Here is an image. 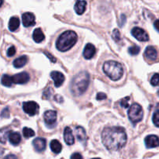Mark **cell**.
Returning a JSON list of instances; mask_svg holds the SVG:
<instances>
[{"instance_id": "cell-18", "label": "cell", "mask_w": 159, "mask_h": 159, "mask_svg": "<svg viewBox=\"0 0 159 159\" xmlns=\"http://www.w3.org/2000/svg\"><path fill=\"white\" fill-rule=\"evenodd\" d=\"M9 141L11 144L14 146L18 145L21 141V136L18 132H11L9 136Z\"/></svg>"}, {"instance_id": "cell-24", "label": "cell", "mask_w": 159, "mask_h": 159, "mask_svg": "<svg viewBox=\"0 0 159 159\" xmlns=\"http://www.w3.org/2000/svg\"><path fill=\"white\" fill-rule=\"evenodd\" d=\"M75 134L78 140L81 142H84L86 139V132L82 127H77L75 129Z\"/></svg>"}, {"instance_id": "cell-2", "label": "cell", "mask_w": 159, "mask_h": 159, "mask_svg": "<svg viewBox=\"0 0 159 159\" xmlns=\"http://www.w3.org/2000/svg\"><path fill=\"white\" fill-rule=\"evenodd\" d=\"M89 75L86 71H82L76 75L71 81V93L75 96H79L85 93L89 85Z\"/></svg>"}, {"instance_id": "cell-19", "label": "cell", "mask_w": 159, "mask_h": 159, "mask_svg": "<svg viewBox=\"0 0 159 159\" xmlns=\"http://www.w3.org/2000/svg\"><path fill=\"white\" fill-rule=\"evenodd\" d=\"M20 24V19L16 16H12L11 17L10 20H9V30L12 31V32H14V31L16 30L19 28Z\"/></svg>"}, {"instance_id": "cell-12", "label": "cell", "mask_w": 159, "mask_h": 159, "mask_svg": "<svg viewBox=\"0 0 159 159\" xmlns=\"http://www.w3.org/2000/svg\"><path fill=\"white\" fill-rule=\"evenodd\" d=\"M144 142L148 148H154L159 146V138L156 135H149L145 138Z\"/></svg>"}, {"instance_id": "cell-5", "label": "cell", "mask_w": 159, "mask_h": 159, "mask_svg": "<svg viewBox=\"0 0 159 159\" xmlns=\"http://www.w3.org/2000/svg\"><path fill=\"white\" fill-rule=\"evenodd\" d=\"M143 115L144 112L142 107L138 103H134L128 110L129 119L133 124L141 122L143 119Z\"/></svg>"}, {"instance_id": "cell-36", "label": "cell", "mask_w": 159, "mask_h": 159, "mask_svg": "<svg viewBox=\"0 0 159 159\" xmlns=\"http://www.w3.org/2000/svg\"><path fill=\"white\" fill-rule=\"evenodd\" d=\"M154 26H155V29L159 32V20H155V23H154Z\"/></svg>"}, {"instance_id": "cell-9", "label": "cell", "mask_w": 159, "mask_h": 159, "mask_svg": "<svg viewBox=\"0 0 159 159\" xmlns=\"http://www.w3.org/2000/svg\"><path fill=\"white\" fill-rule=\"evenodd\" d=\"M12 80H13V83L15 84H26L29 82L30 80V75L28 73L26 72H21L16 74L12 76Z\"/></svg>"}, {"instance_id": "cell-33", "label": "cell", "mask_w": 159, "mask_h": 159, "mask_svg": "<svg viewBox=\"0 0 159 159\" xmlns=\"http://www.w3.org/2000/svg\"><path fill=\"white\" fill-rule=\"evenodd\" d=\"M107 99V95L105 93H98L97 96H96V99L97 100H103V99Z\"/></svg>"}, {"instance_id": "cell-25", "label": "cell", "mask_w": 159, "mask_h": 159, "mask_svg": "<svg viewBox=\"0 0 159 159\" xmlns=\"http://www.w3.org/2000/svg\"><path fill=\"white\" fill-rule=\"evenodd\" d=\"M1 82L4 86H6V87L12 86V85L13 84L12 77H11L10 75H3L2 77Z\"/></svg>"}, {"instance_id": "cell-37", "label": "cell", "mask_w": 159, "mask_h": 159, "mask_svg": "<svg viewBox=\"0 0 159 159\" xmlns=\"http://www.w3.org/2000/svg\"><path fill=\"white\" fill-rule=\"evenodd\" d=\"M3 154H4V150L2 148H0V157H1Z\"/></svg>"}, {"instance_id": "cell-21", "label": "cell", "mask_w": 159, "mask_h": 159, "mask_svg": "<svg viewBox=\"0 0 159 159\" xmlns=\"http://www.w3.org/2000/svg\"><path fill=\"white\" fill-rule=\"evenodd\" d=\"M33 38H34V41L37 42V43H40V42H42L44 40L45 36L40 28H37V29L34 31Z\"/></svg>"}, {"instance_id": "cell-15", "label": "cell", "mask_w": 159, "mask_h": 159, "mask_svg": "<svg viewBox=\"0 0 159 159\" xmlns=\"http://www.w3.org/2000/svg\"><path fill=\"white\" fill-rule=\"evenodd\" d=\"M144 56L148 60L155 61L158 57V52L154 47L149 46L146 48L144 51Z\"/></svg>"}, {"instance_id": "cell-14", "label": "cell", "mask_w": 159, "mask_h": 159, "mask_svg": "<svg viewBox=\"0 0 159 159\" xmlns=\"http://www.w3.org/2000/svg\"><path fill=\"white\" fill-rule=\"evenodd\" d=\"M96 50L94 45H93L92 43H88L85 47V49L83 51L84 57L88 60L93 58V57H94L95 54H96Z\"/></svg>"}, {"instance_id": "cell-13", "label": "cell", "mask_w": 159, "mask_h": 159, "mask_svg": "<svg viewBox=\"0 0 159 159\" xmlns=\"http://www.w3.org/2000/svg\"><path fill=\"white\" fill-rule=\"evenodd\" d=\"M46 140L42 138H37L33 141V145H34V148L38 152H43L45 150V148H46Z\"/></svg>"}, {"instance_id": "cell-23", "label": "cell", "mask_w": 159, "mask_h": 159, "mask_svg": "<svg viewBox=\"0 0 159 159\" xmlns=\"http://www.w3.org/2000/svg\"><path fill=\"white\" fill-rule=\"evenodd\" d=\"M12 132V130L9 128H2L0 130V143L5 144L9 139V136L10 133Z\"/></svg>"}, {"instance_id": "cell-27", "label": "cell", "mask_w": 159, "mask_h": 159, "mask_svg": "<svg viewBox=\"0 0 159 159\" xmlns=\"http://www.w3.org/2000/svg\"><path fill=\"white\" fill-rule=\"evenodd\" d=\"M140 51H141V48L140 47L137 46V45H134V46L130 47V48L128 49V52L130 55H137V54H139Z\"/></svg>"}, {"instance_id": "cell-4", "label": "cell", "mask_w": 159, "mask_h": 159, "mask_svg": "<svg viewBox=\"0 0 159 159\" xmlns=\"http://www.w3.org/2000/svg\"><path fill=\"white\" fill-rule=\"evenodd\" d=\"M103 71L113 81L120 79L124 75V68L120 63L115 61H108L103 65Z\"/></svg>"}, {"instance_id": "cell-16", "label": "cell", "mask_w": 159, "mask_h": 159, "mask_svg": "<svg viewBox=\"0 0 159 159\" xmlns=\"http://www.w3.org/2000/svg\"><path fill=\"white\" fill-rule=\"evenodd\" d=\"M64 139H65V143L68 145H71V144H74V135H73L72 130H71L70 127H65V131H64Z\"/></svg>"}, {"instance_id": "cell-17", "label": "cell", "mask_w": 159, "mask_h": 159, "mask_svg": "<svg viewBox=\"0 0 159 159\" xmlns=\"http://www.w3.org/2000/svg\"><path fill=\"white\" fill-rule=\"evenodd\" d=\"M86 2L85 0H78L75 5V10L76 13L79 15H82L85 12V9H86Z\"/></svg>"}, {"instance_id": "cell-35", "label": "cell", "mask_w": 159, "mask_h": 159, "mask_svg": "<svg viewBox=\"0 0 159 159\" xmlns=\"http://www.w3.org/2000/svg\"><path fill=\"white\" fill-rule=\"evenodd\" d=\"M71 158H82V156L79 153H75L71 156Z\"/></svg>"}, {"instance_id": "cell-28", "label": "cell", "mask_w": 159, "mask_h": 159, "mask_svg": "<svg viewBox=\"0 0 159 159\" xmlns=\"http://www.w3.org/2000/svg\"><path fill=\"white\" fill-rule=\"evenodd\" d=\"M151 84H152L153 86H157L159 84V74L156 73V74L152 76V79H151Z\"/></svg>"}, {"instance_id": "cell-22", "label": "cell", "mask_w": 159, "mask_h": 159, "mask_svg": "<svg viewBox=\"0 0 159 159\" xmlns=\"http://www.w3.org/2000/svg\"><path fill=\"white\" fill-rule=\"evenodd\" d=\"M51 151L55 154H59L62 150V145L57 140H52L50 143Z\"/></svg>"}, {"instance_id": "cell-34", "label": "cell", "mask_w": 159, "mask_h": 159, "mask_svg": "<svg viewBox=\"0 0 159 159\" xmlns=\"http://www.w3.org/2000/svg\"><path fill=\"white\" fill-rule=\"evenodd\" d=\"M45 54H46V55L48 56V58H49L50 60L51 61H52V62H56V61H57V60H56V58L54 57H53V56L51 55V54H50V53L46 52V51H45Z\"/></svg>"}, {"instance_id": "cell-20", "label": "cell", "mask_w": 159, "mask_h": 159, "mask_svg": "<svg viewBox=\"0 0 159 159\" xmlns=\"http://www.w3.org/2000/svg\"><path fill=\"white\" fill-rule=\"evenodd\" d=\"M28 61V57L26 55L21 56L18 58L15 59L13 61V66L16 68H23Z\"/></svg>"}, {"instance_id": "cell-7", "label": "cell", "mask_w": 159, "mask_h": 159, "mask_svg": "<svg viewBox=\"0 0 159 159\" xmlns=\"http://www.w3.org/2000/svg\"><path fill=\"white\" fill-rule=\"evenodd\" d=\"M23 111L26 114L30 116H34L38 113L39 106L38 104L34 101H29V102H25L23 105Z\"/></svg>"}, {"instance_id": "cell-6", "label": "cell", "mask_w": 159, "mask_h": 159, "mask_svg": "<svg viewBox=\"0 0 159 159\" xmlns=\"http://www.w3.org/2000/svg\"><path fill=\"white\" fill-rule=\"evenodd\" d=\"M43 120L48 127H54L57 120V112L54 110H48L43 114Z\"/></svg>"}, {"instance_id": "cell-1", "label": "cell", "mask_w": 159, "mask_h": 159, "mask_svg": "<svg viewBox=\"0 0 159 159\" xmlns=\"http://www.w3.org/2000/svg\"><path fill=\"white\" fill-rule=\"evenodd\" d=\"M127 137L123 127L105 128L102 133V144L109 151H119L125 146Z\"/></svg>"}, {"instance_id": "cell-31", "label": "cell", "mask_w": 159, "mask_h": 159, "mask_svg": "<svg viewBox=\"0 0 159 159\" xmlns=\"http://www.w3.org/2000/svg\"><path fill=\"white\" fill-rule=\"evenodd\" d=\"M129 100H130V97H126L124 98V99H122V100L120 101V106L122 107H124V108H127V107H129Z\"/></svg>"}, {"instance_id": "cell-38", "label": "cell", "mask_w": 159, "mask_h": 159, "mask_svg": "<svg viewBox=\"0 0 159 159\" xmlns=\"http://www.w3.org/2000/svg\"><path fill=\"white\" fill-rule=\"evenodd\" d=\"M2 4H3V0H0V7L2 6Z\"/></svg>"}, {"instance_id": "cell-26", "label": "cell", "mask_w": 159, "mask_h": 159, "mask_svg": "<svg viewBox=\"0 0 159 159\" xmlns=\"http://www.w3.org/2000/svg\"><path fill=\"white\" fill-rule=\"evenodd\" d=\"M23 134L24 138H31V137H34L35 135V133H34L32 129L29 128V127H24L23 130Z\"/></svg>"}, {"instance_id": "cell-32", "label": "cell", "mask_w": 159, "mask_h": 159, "mask_svg": "<svg viewBox=\"0 0 159 159\" xmlns=\"http://www.w3.org/2000/svg\"><path fill=\"white\" fill-rule=\"evenodd\" d=\"M16 48L14 46L10 47L9 49L7 50V56L8 57H12V56L15 55L16 54Z\"/></svg>"}, {"instance_id": "cell-8", "label": "cell", "mask_w": 159, "mask_h": 159, "mask_svg": "<svg viewBox=\"0 0 159 159\" xmlns=\"http://www.w3.org/2000/svg\"><path fill=\"white\" fill-rule=\"evenodd\" d=\"M131 34L139 41L145 42L149 40L148 34H147V32L140 27L133 28V30H131Z\"/></svg>"}, {"instance_id": "cell-39", "label": "cell", "mask_w": 159, "mask_h": 159, "mask_svg": "<svg viewBox=\"0 0 159 159\" xmlns=\"http://www.w3.org/2000/svg\"><path fill=\"white\" fill-rule=\"evenodd\" d=\"M158 95L159 96V90H158Z\"/></svg>"}, {"instance_id": "cell-11", "label": "cell", "mask_w": 159, "mask_h": 159, "mask_svg": "<svg viewBox=\"0 0 159 159\" xmlns=\"http://www.w3.org/2000/svg\"><path fill=\"white\" fill-rule=\"evenodd\" d=\"M22 21H23V26L26 27L32 26L35 25V16L31 12H25L22 16Z\"/></svg>"}, {"instance_id": "cell-3", "label": "cell", "mask_w": 159, "mask_h": 159, "mask_svg": "<svg viewBox=\"0 0 159 159\" xmlns=\"http://www.w3.org/2000/svg\"><path fill=\"white\" fill-rule=\"evenodd\" d=\"M78 40V36L76 33L72 30H67L64 32L56 42V48L62 52L68 51L75 46Z\"/></svg>"}, {"instance_id": "cell-30", "label": "cell", "mask_w": 159, "mask_h": 159, "mask_svg": "<svg viewBox=\"0 0 159 159\" xmlns=\"http://www.w3.org/2000/svg\"><path fill=\"white\" fill-rule=\"evenodd\" d=\"M112 37H113V39L116 42L120 41V31L117 29H115L113 31V33H112Z\"/></svg>"}, {"instance_id": "cell-29", "label": "cell", "mask_w": 159, "mask_h": 159, "mask_svg": "<svg viewBox=\"0 0 159 159\" xmlns=\"http://www.w3.org/2000/svg\"><path fill=\"white\" fill-rule=\"evenodd\" d=\"M152 120H153L154 124H155L156 127H159V110H156V111L154 113Z\"/></svg>"}, {"instance_id": "cell-10", "label": "cell", "mask_w": 159, "mask_h": 159, "mask_svg": "<svg viewBox=\"0 0 159 159\" xmlns=\"http://www.w3.org/2000/svg\"><path fill=\"white\" fill-rule=\"evenodd\" d=\"M51 77L54 82L56 87H60L65 82V75L60 71H54L51 73Z\"/></svg>"}]
</instances>
